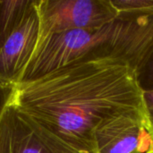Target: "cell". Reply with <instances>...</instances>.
Listing matches in <instances>:
<instances>
[{
  "instance_id": "cell-11",
  "label": "cell",
  "mask_w": 153,
  "mask_h": 153,
  "mask_svg": "<svg viewBox=\"0 0 153 153\" xmlns=\"http://www.w3.org/2000/svg\"><path fill=\"white\" fill-rule=\"evenodd\" d=\"M13 87L14 84L0 80V117L4 108L10 102L13 91Z\"/></svg>"
},
{
  "instance_id": "cell-6",
  "label": "cell",
  "mask_w": 153,
  "mask_h": 153,
  "mask_svg": "<svg viewBox=\"0 0 153 153\" xmlns=\"http://www.w3.org/2000/svg\"><path fill=\"white\" fill-rule=\"evenodd\" d=\"M38 0L0 50V80L15 84L33 56L39 39Z\"/></svg>"
},
{
  "instance_id": "cell-7",
  "label": "cell",
  "mask_w": 153,
  "mask_h": 153,
  "mask_svg": "<svg viewBox=\"0 0 153 153\" xmlns=\"http://www.w3.org/2000/svg\"><path fill=\"white\" fill-rule=\"evenodd\" d=\"M34 3L35 0H0V50Z\"/></svg>"
},
{
  "instance_id": "cell-2",
  "label": "cell",
  "mask_w": 153,
  "mask_h": 153,
  "mask_svg": "<svg viewBox=\"0 0 153 153\" xmlns=\"http://www.w3.org/2000/svg\"><path fill=\"white\" fill-rule=\"evenodd\" d=\"M153 48V11L119 12L102 26L48 34L39 41L17 82L25 83L72 64L110 62L135 73Z\"/></svg>"
},
{
  "instance_id": "cell-5",
  "label": "cell",
  "mask_w": 153,
  "mask_h": 153,
  "mask_svg": "<svg viewBox=\"0 0 153 153\" xmlns=\"http://www.w3.org/2000/svg\"><path fill=\"white\" fill-rule=\"evenodd\" d=\"M96 153H150L153 139L143 118L119 116L102 123L95 130Z\"/></svg>"
},
{
  "instance_id": "cell-12",
  "label": "cell",
  "mask_w": 153,
  "mask_h": 153,
  "mask_svg": "<svg viewBox=\"0 0 153 153\" xmlns=\"http://www.w3.org/2000/svg\"><path fill=\"white\" fill-rule=\"evenodd\" d=\"M150 153H153V152H150Z\"/></svg>"
},
{
  "instance_id": "cell-9",
  "label": "cell",
  "mask_w": 153,
  "mask_h": 153,
  "mask_svg": "<svg viewBox=\"0 0 153 153\" xmlns=\"http://www.w3.org/2000/svg\"><path fill=\"white\" fill-rule=\"evenodd\" d=\"M110 2L118 13L153 11V0H110Z\"/></svg>"
},
{
  "instance_id": "cell-1",
  "label": "cell",
  "mask_w": 153,
  "mask_h": 153,
  "mask_svg": "<svg viewBox=\"0 0 153 153\" xmlns=\"http://www.w3.org/2000/svg\"><path fill=\"white\" fill-rule=\"evenodd\" d=\"M10 103L84 153H96L93 134L108 119L134 116L145 120L135 71L110 62L72 64L14 84Z\"/></svg>"
},
{
  "instance_id": "cell-8",
  "label": "cell",
  "mask_w": 153,
  "mask_h": 153,
  "mask_svg": "<svg viewBox=\"0 0 153 153\" xmlns=\"http://www.w3.org/2000/svg\"><path fill=\"white\" fill-rule=\"evenodd\" d=\"M135 74L137 83L143 92L153 91V48Z\"/></svg>"
},
{
  "instance_id": "cell-4",
  "label": "cell",
  "mask_w": 153,
  "mask_h": 153,
  "mask_svg": "<svg viewBox=\"0 0 153 153\" xmlns=\"http://www.w3.org/2000/svg\"><path fill=\"white\" fill-rule=\"evenodd\" d=\"M0 153H84L9 102L0 117Z\"/></svg>"
},
{
  "instance_id": "cell-3",
  "label": "cell",
  "mask_w": 153,
  "mask_h": 153,
  "mask_svg": "<svg viewBox=\"0 0 153 153\" xmlns=\"http://www.w3.org/2000/svg\"><path fill=\"white\" fill-rule=\"evenodd\" d=\"M38 9L39 41L55 32L97 28L118 15L110 0H38Z\"/></svg>"
},
{
  "instance_id": "cell-10",
  "label": "cell",
  "mask_w": 153,
  "mask_h": 153,
  "mask_svg": "<svg viewBox=\"0 0 153 153\" xmlns=\"http://www.w3.org/2000/svg\"><path fill=\"white\" fill-rule=\"evenodd\" d=\"M143 102L147 127L153 139V91L143 92Z\"/></svg>"
}]
</instances>
